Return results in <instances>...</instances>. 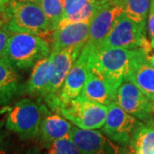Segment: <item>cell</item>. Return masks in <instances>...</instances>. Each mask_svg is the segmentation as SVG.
Instances as JSON below:
<instances>
[{"label": "cell", "instance_id": "52a82bcc", "mask_svg": "<svg viewBox=\"0 0 154 154\" xmlns=\"http://www.w3.org/2000/svg\"><path fill=\"white\" fill-rule=\"evenodd\" d=\"M85 45L72 46L57 52H51V57L53 63V73L46 93L42 98L45 105L52 111H57V100L63 83L74 63L80 57Z\"/></svg>", "mask_w": 154, "mask_h": 154}, {"label": "cell", "instance_id": "f546056e", "mask_svg": "<svg viewBox=\"0 0 154 154\" xmlns=\"http://www.w3.org/2000/svg\"><path fill=\"white\" fill-rule=\"evenodd\" d=\"M18 1H30V2H38L39 0H18Z\"/></svg>", "mask_w": 154, "mask_h": 154}, {"label": "cell", "instance_id": "ffe728a7", "mask_svg": "<svg viewBox=\"0 0 154 154\" xmlns=\"http://www.w3.org/2000/svg\"><path fill=\"white\" fill-rule=\"evenodd\" d=\"M131 142L135 154H154V117L140 122Z\"/></svg>", "mask_w": 154, "mask_h": 154}, {"label": "cell", "instance_id": "2e32d148", "mask_svg": "<svg viewBox=\"0 0 154 154\" xmlns=\"http://www.w3.org/2000/svg\"><path fill=\"white\" fill-rule=\"evenodd\" d=\"M84 99L109 106L116 102V90L98 72L89 69L88 81L80 95Z\"/></svg>", "mask_w": 154, "mask_h": 154}, {"label": "cell", "instance_id": "f1b7e54d", "mask_svg": "<svg viewBox=\"0 0 154 154\" xmlns=\"http://www.w3.org/2000/svg\"><path fill=\"white\" fill-rule=\"evenodd\" d=\"M25 154H39V152L37 148H31L29 149Z\"/></svg>", "mask_w": 154, "mask_h": 154}, {"label": "cell", "instance_id": "4fadbf2b", "mask_svg": "<svg viewBox=\"0 0 154 154\" xmlns=\"http://www.w3.org/2000/svg\"><path fill=\"white\" fill-rule=\"evenodd\" d=\"M88 75L89 67L88 61L84 56L81 54L69 72L63 83L57 100V111L62 104L76 99L81 95L88 81Z\"/></svg>", "mask_w": 154, "mask_h": 154}, {"label": "cell", "instance_id": "3957f363", "mask_svg": "<svg viewBox=\"0 0 154 154\" xmlns=\"http://www.w3.org/2000/svg\"><path fill=\"white\" fill-rule=\"evenodd\" d=\"M51 52L49 43L40 36L11 33L2 57L17 69H28Z\"/></svg>", "mask_w": 154, "mask_h": 154}, {"label": "cell", "instance_id": "30bf717a", "mask_svg": "<svg viewBox=\"0 0 154 154\" xmlns=\"http://www.w3.org/2000/svg\"><path fill=\"white\" fill-rule=\"evenodd\" d=\"M140 121L122 109L116 102L108 106V112L102 130L111 140L121 144L129 143Z\"/></svg>", "mask_w": 154, "mask_h": 154}, {"label": "cell", "instance_id": "484cf974", "mask_svg": "<svg viewBox=\"0 0 154 154\" xmlns=\"http://www.w3.org/2000/svg\"><path fill=\"white\" fill-rule=\"evenodd\" d=\"M122 146L119 149L118 154H135V149L131 141L129 143Z\"/></svg>", "mask_w": 154, "mask_h": 154}, {"label": "cell", "instance_id": "d4e9b609", "mask_svg": "<svg viewBox=\"0 0 154 154\" xmlns=\"http://www.w3.org/2000/svg\"><path fill=\"white\" fill-rule=\"evenodd\" d=\"M147 31L151 40L154 39V0H151L148 17H147Z\"/></svg>", "mask_w": 154, "mask_h": 154}, {"label": "cell", "instance_id": "8fae6325", "mask_svg": "<svg viewBox=\"0 0 154 154\" xmlns=\"http://www.w3.org/2000/svg\"><path fill=\"white\" fill-rule=\"evenodd\" d=\"M128 77L149 99L154 102V68L142 48L136 50Z\"/></svg>", "mask_w": 154, "mask_h": 154}, {"label": "cell", "instance_id": "ba28073f", "mask_svg": "<svg viewBox=\"0 0 154 154\" xmlns=\"http://www.w3.org/2000/svg\"><path fill=\"white\" fill-rule=\"evenodd\" d=\"M122 13L113 0H96L93 17L89 22L88 39L83 49L95 51L110 32L115 20Z\"/></svg>", "mask_w": 154, "mask_h": 154}, {"label": "cell", "instance_id": "7a4b0ae2", "mask_svg": "<svg viewBox=\"0 0 154 154\" xmlns=\"http://www.w3.org/2000/svg\"><path fill=\"white\" fill-rule=\"evenodd\" d=\"M11 33H30L42 38L52 35L54 28L38 2L11 0L5 7Z\"/></svg>", "mask_w": 154, "mask_h": 154}, {"label": "cell", "instance_id": "9a60e30c", "mask_svg": "<svg viewBox=\"0 0 154 154\" xmlns=\"http://www.w3.org/2000/svg\"><path fill=\"white\" fill-rule=\"evenodd\" d=\"M53 73V63L51 56L39 60L33 67L28 81L22 86V94L42 99L46 93Z\"/></svg>", "mask_w": 154, "mask_h": 154}, {"label": "cell", "instance_id": "1f68e13d", "mask_svg": "<svg viewBox=\"0 0 154 154\" xmlns=\"http://www.w3.org/2000/svg\"><path fill=\"white\" fill-rule=\"evenodd\" d=\"M1 141H2V137L0 136V143H1Z\"/></svg>", "mask_w": 154, "mask_h": 154}, {"label": "cell", "instance_id": "ac0fdd59", "mask_svg": "<svg viewBox=\"0 0 154 154\" xmlns=\"http://www.w3.org/2000/svg\"><path fill=\"white\" fill-rule=\"evenodd\" d=\"M22 85L17 69L3 57L0 58V105L11 102L18 94H22Z\"/></svg>", "mask_w": 154, "mask_h": 154}, {"label": "cell", "instance_id": "7402d4cb", "mask_svg": "<svg viewBox=\"0 0 154 154\" xmlns=\"http://www.w3.org/2000/svg\"><path fill=\"white\" fill-rule=\"evenodd\" d=\"M45 14L51 22L54 30L64 16V7L62 0H39L38 2Z\"/></svg>", "mask_w": 154, "mask_h": 154}, {"label": "cell", "instance_id": "277c9868", "mask_svg": "<svg viewBox=\"0 0 154 154\" xmlns=\"http://www.w3.org/2000/svg\"><path fill=\"white\" fill-rule=\"evenodd\" d=\"M146 34V22H137L122 12L115 20L110 32L99 49L142 48L146 56H148L152 52L153 48Z\"/></svg>", "mask_w": 154, "mask_h": 154}, {"label": "cell", "instance_id": "e0dca14e", "mask_svg": "<svg viewBox=\"0 0 154 154\" xmlns=\"http://www.w3.org/2000/svg\"><path fill=\"white\" fill-rule=\"evenodd\" d=\"M69 139L81 154H100L106 143V139L96 129H85L73 126Z\"/></svg>", "mask_w": 154, "mask_h": 154}, {"label": "cell", "instance_id": "6da1fadb", "mask_svg": "<svg viewBox=\"0 0 154 154\" xmlns=\"http://www.w3.org/2000/svg\"><path fill=\"white\" fill-rule=\"evenodd\" d=\"M137 49L105 48L95 51L82 49V55L88 61L89 69L98 72L117 90L128 75L130 64Z\"/></svg>", "mask_w": 154, "mask_h": 154}, {"label": "cell", "instance_id": "8992f818", "mask_svg": "<svg viewBox=\"0 0 154 154\" xmlns=\"http://www.w3.org/2000/svg\"><path fill=\"white\" fill-rule=\"evenodd\" d=\"M57 112L78 128L99 129L105 124L108 106L79 96L62 104Z\"/></svg>", "mask_w": 154, "mask_h": 154}, {"label": "cell", "instance_id": "5b68a950", "mask_svg": "<svg viewBox=\"0 0 154 154\" xmlns=\"http://www.w3.org/2000/svg\"><path fill=\"white\" fill-rule=\"evenodd\" d=\"M50 109L40 100L23 99L6 111V128L22 140L37 137L44 116Z\"/></svg>", "mask_w": 154, "mask_h": 154}, {"label": "cell", "instance_id": "4dcf8cb0", "mask_svg": "<svg viewBox=\"0 0 154 154\" xmlns=\"http://www.w3.org/2000/svg\"><path fill=\"white\" fill-rule=\"evenodd\" d=\"M0 154H5V152L4 151H0Z\"/></svg>", "mask_w": 154, "mask_h": 154}, {"label": "cell", "instance_id": "83f0119b", "mask_svg": "<svg viewBox=\"0 0 154 154\" xmlns=\"http://www.w3.org/2000/svg\"><path fill=\"white\" fill-rule=\"evenodd\" d=\"M11 0H0V11L5 9Z\"/></svg>", "mask_w": 154, "mask_h": 154}, {"label": "cell", "instance_id": "4316f807", "mask_svg": "<svg viewBox=\"0 0 154 154\" xmlns=\"http://www.w3.org/2000/svg\"><path fill=\"white\" fill-rule=\"evenodd\" d=\"M151 45H152V48H153L154 51V39L153 40H151ZM147 59H148L149 62L151 63V64H152V67L154 68V51H152L150 55L147 56Z\"/></svg>", "mask_w": 154, "mask_h": 154}, {"label": "cell", "instance_id": "9c48e42d", "mask_svg": "<svg viewBox=\"0 0 154 154\" xmlns=\"http://www.w3.org/2000/svg\"><path fill=\"white\" fill-rule=\"evenodd\" d=\"M116 103L128 114L142 122L152 117L154 102L149 99L128 76L123 79L116 90Z\"/></svg>", "mask_w": 154, "mask_h": 154}, {"label": "cell", "instance_id": "5bb4252c", "mask_svg": "<svg viewBox=\"0 0 154 154\" xmlns=\"http://www.w3.org/2000/svg\"><path fill=\"white\" fill-rule=\"evenodd\" d=\"M73 125L60 113L48 112L44 116L38 134L41 146L48 148L52 144L64 138L69 137Z\"/></svg>", "mask_w": 154, "mask_h": 154}, {"label": "cell", "instance_id": "44dd1931", "mask_svg": "<svg viewBox=\"0 0 154 154\" xmlns=\"http://www.w3.org/2000/svg\"><path fill=\"white\" fill-rule=\"evenodd\" d=\"M122 12L139 22H146L151 0H113Z\"/></svg>", "mask_w": 154, "mask_h": 154}, {"label": "cell", "instance_id": "603a6c76", "mask_svg": "<svg viewBox=\"0 0 154 154\" xmlns=\"http://www.w3.org/2000/svg\"><path fill=\"white\" fill-rule=\"evenodd\" d=\"M45 154H81V152L69 138H64L54 142L46 149Z\"/></svg>", "mask_w": 154, "mask_h": 154}, {"label": "cell", "instance_id": "d6986e66", "mask_svg": "<svg viewBox=\"0 0 154 154\" xmlns=\"http://www.w3.org/2000/svg\"><path fill=\"white\" fill-rule=\"evenodd\" d=\"M95 2L96 0H65L64 16L58 25L72 22L89 23L94 15Z\"/></svg>", "mask_w": 154, "mask_h": 154}, {"label": "cell", "instance_id": "cb8c5ba5", "mask_svg": "<svg viewBox=\"0 0 154 154\" xmlns=\"http://www.w3.org/2000/svg\"><path fill=\"white\" fill-rule=\"evenodd\" d=\"M11 32L8 29L7 25L0 27V58L2 57L3 53L5 50L7 42L11 36Z\"/></svg>", "mask_w": 154, "mask_h": 154}, {"label": "cell", "instance_id": "7c38bea8", "mask_svg": "<svg viewBox=\"0 0 154 154\" xmlns=\"http://www.w3.org/2000/svg\"><path fill=\"white\" fill-rule=\"evenodd\" d=\"M88 34L89 23L72 22L58 25L51 35V52L85 45L88 39Z\"/></svg>", "mask_w": 154, "mask_h": 154}]
</instances>
